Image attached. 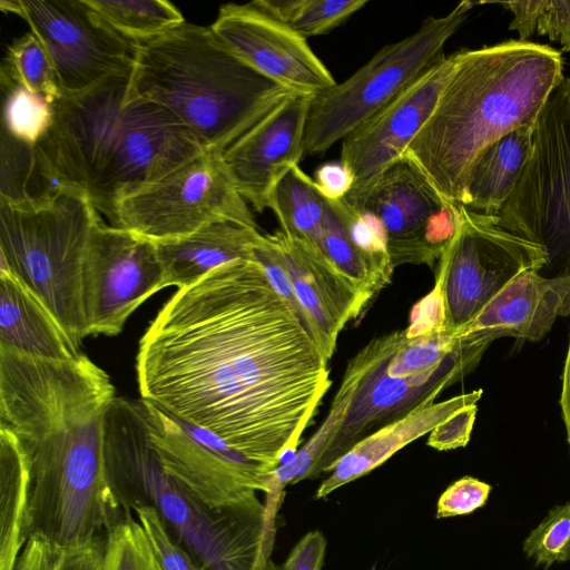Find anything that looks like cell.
Wrapping results in <instances>:
<instances>
[{"instance_id": "30", "label": "cell", "mask_w": 570, "mask_h": 570, "mask_svg": "<svg viewBox=\"0 0 570 570\" xmlns=\"http://www.w3.org/2000/svg\"><path fill=\"white\" fill-rule=\"evenodd\" d=\"M114 30L134 41L158 37L185 21L179 9L166 0H86Z\"/></svg>"}, {"instance_id": "48", "label": "cell", "mask_w": 570, "mask_h": 570, "mask_svg": "<svg viewBox=\"0 0 570 570\" xmlns=\"http://www.w3.org/2000/svg\"><path fill=\"white\" fill-rule=\"evenodd\" d=\"M157 570H161L159 566H158Z\"/></svg>"}, {"instance_id": "47", "label": "cell", "mask_w": 570, "mask_h": 570, "mask_svg": "<svg viewBox=\"0 0 570 570\" xmlns=\"http://www.w3.org/2000/svg\"><path fill=\"white\" fill-rule=\"evenodd\" d=\"M371 570H379V569H376V567H375V566H373V567L371 568Z\"/></svg>"}, {"instance_id": "29", "label": "cell", "mask_w": 570, "mask_h": 570, "mask_svg": "<svg viewBox=\"0 0 570 570\" xmlns=\"http://www.w3.org/2000/svg\"><path fill=\"white\" fill-rule=\"evenodd\" d=\"M268 208L286 236L320 248L328 204L299 165L292 167L277 183Z\"/></svg>"}, {"instance_id": "33", "label": "cell", "mask_w": 570, "mask_h": 570, "mask_svg": "<svg viewBox=\"0 0 570 570\" xmlns=\"http://www.w3.org/2000/svg\"><path fill=\"white\" fill-rule=\"evenodd\" d=\"M1 76L43 98L50 105L62 96L52 62L32 32L23 35L8 47L1 66Z\"/></svg>"}, {"instance_id": "4", "label": "cell", "mask_w": 570, "mask_h": 570, "mask_svg": "<svg viewBox=\"0 0 570 570\" xmlns=\"http://www.w3.org/2000/svg\"><path fill=\"white\" fill-rule=\"evenodd\" d=\"M564 77L562 55L550 46L515 39L461 50L403 156L444 198L465 206L480 155L511 131L534 125Z\"/></svg>"}, {"instance_id": "10", "label": "cell", "mask_w": 570, "mask_h": 570, "mask_svg": "<svg viewBox=\"0 0 570 570\" xmlns=\"http://www.w3.org/2000/svg\"><path fill=\"white\" fill-rule=\"evenodd\" d=\"M218 220L257 228L223 153L205 150L121 198L112 226L157 243L187 236Z\"/></svg>"}, {"instance_id": "36", "label": "cell", "mask_w": 570, "mask_h": 570, "mask_svg": "<svg viewBox=\"0 0 570 570\" xmlns=\"http://www.w3.org/2000/svg\"><path fill=\"white\" fill-rule=\"evenodd\" d=\"M327 204V214L318 243L320 249L334 267L362 293L367 303H370L379 293L374 286L371 273L364 259L350 240L338 216L328 202Z\"/></svg>"}, {"instance_id": "18", "label": "cell", "mask_w": 570, "mask_h": 570, "mask_svg": "<svg viewBox=\"0 0 570 570\" xmlns=\"http://www.w3.org/2000/svg\"><path fill=\"white\" fill-rule=\"evenodd\" d=\"M312 96L292 94L223 153L242 197L257 213L269 207L277 183L304 156L303 140Z\"/></svg>"}, {"instance_id": "11", "label": "cell", "mask_w": 570, "mask_h": 570, "mask_svg": "<svg viewBox=\"0 0 570 570\" xmlns=\"http://www.w3.org/2000/svg\"><path fill=\"white\" fill-rule=\"evenodd\" d=\"M547 264L542 246L461 205L458 229L438 264L445 330L456 336L513 278Z\"/></svg>"}, {"instance_id": "2", "label": "cell", "mask_w": 570, "mask_h": 570, "mask_svg": "<svg viewBox=\"0 0 570 570\" xmlns=\"http://www.w3.org/2000/svg\"><path fill=\"white\" fill-rule=\"evenodd\" d=\"M115 396L109 375L85 354L51 361L0 347V425L17 438L30 471L27 540L79 549L132 513L106 464Z\"/></svg>"}, {"instance_id": "23", "label": "cell", "mask_w": 570, "mask_h": 570, "mask_svg": "<svg viewBox=\"0 0 570 570\" xmlns=\"http://www.w3.org/2000/svg\"><path fill=\"white\" fill-rule=\"evenodd\" d=\"M261 236L257 228L218 220L187 236L155 242L165 271L166 287L180 289L223 265L254 259L253 248Z\"/></svg>"}, {"instance_id": "42", "label": "cell", "mask_w": 570, "mask_h": 570, "mask_svg": "<svg viewBox=\"0 0 570 570\" xmlns=\"http://www.w3.org/2000/svg\"><path fill=\"white\" fill-rule=\"evenodd\" d=\"M476 411V404H472L448 417L430 432L428 445L439 451L465 446L470 441Z\"/></svg>"}, {"instance_id": "32", "label": "cell", "mask_w": 570, "mask_h": 570, "mask_svg": "<svg viewBox=\"0 0 570 570\" xmlns=\"http://www.w3.org/2000/svg\"><path fill=\"white\" fill-rule=\"evenodd\" d=\"M327 202L342 222L353 246L364 259L374 286L380 292L387 285L395 268L381 223L374 215L351 205L345 198Z\"/></svg>"}, {"instance_id": "41", "label": "cell", "mask_w": 570, "mask_h": 570, "mask_svg": "<svg viewBox=\"0 0 570 570\" xmlns=\"http://www.w3.org/2000/svg\"><path fill=\"white\" fill-rule=\"evenodd\" d=\"M445 304L442 278L436 275L433 289L412 308L410 324L404 330L407 340L445 332Z\"/></svg>"}, {"instance_id": "27", "label": "cell", "mask_w": 570, "mask_h": 570, "mask_svg": "<svg viewBox=\"0 0 570 570\" xmlns=\"http://www.w3.org/2000/svg\"><path fill=\"white\" fill-rule=\"evenodd\" d=\"M367 351L362 347L347 363L342 382L331 403L323 423L307 442L286 462L281 464L268 479L266 497L279 501L284 488L305 479L318 478L317 469L330 442L342 426L351 405L353 394L366 364Z\"/></svg>"}, {"instance_id": "43", "label": "cell", "mask_w": 570, "mask_h": 570, "mask_svg": "<svg viewBox=\"0 0 570 570\" xmlns=\"http://www.w3.org/2000/svg\"><path fill=\"white\" fill-rule=\"evenodd\" d=\"M326 544L321 531L307 532L293 547L279 570H322Z\"/></svg>"}, {"instance_id": "25", "label": "cell", "mask_w": 570, "mask_h": 570, "mask_svg": "<svg viewBox=\"0 0 570 570\" xmlns=\"http://www.w3.org/2000/svg\"><path fill=\"white\" fill-rule=\"evenodd\" d=\"M534 125L511 131L480 155L472 170L466 208L498 216L529 160Z\"/></svg>"}, {"instance_id": "28", "label": "cell", "mask_w": 570, "mask_h": 570, "mask_svg": "<svg viewBox=\"0 0 570 570\" xmlns=\"http://www.w3.org/2000/svg\"><path fill=\"white\" fill-rule=\"evenodd\" d=\"M146 534L129 513L89 546L66 550L62 570H157Z\"/></svg>"}, {"instance_id": "26", "label": "cell", "mask_w": 570, "mask_h": 570, "mask_svg": "<svg viewBox=\"0 0 570 570\" xmlns=\"http://www.w3.org/2000/svg\"><path fill=\"white\" fill-rule=\"evenodd\" d=\"M28 460L14 434L0 425V570H14L27 542Z\"/></svg>"}, {"instance_id": "8", "label": "cell", "mask_w": 570, "mask_h": 570, "mask_svg": "<svg viewBox=\"0 0 570 570\" xmlns=\"http://www.w3.org/2000/svg\"><path fill=\"white\" fill-rule=\"evenodd\" d=\"M476 4L464 0L445 16L429 17L412 35L384 46L345 81L312 96L303 154H324L441 63L446 41Z\"/></svg>"}, {"instance_id": "7", "label": "cell", "mask_w": 570, "mask_h": 570, "mask_svg": "<svg viewBox=\"0 0 570 570\" xmlns=\"http://www.w3.org/2000/svg\"><path fill=\"white\" fill-rule=\"evenodd\" d=\"M99 219L89 198L73 188L29 202L0 199V269L43 303L78 348L88 336L83 262Z\"/></svg>"}, {"instance_id": "44", "label": "cell", "mask_w": 570, "mask_h": 570, "mask_svg": "<svg viewBox=\"0 0 570 570\" xmlns=\"http://www.w3.org/2000/svg\"><path fill=\"white\" fill-rule=\"evenodd\" d=\"M313 181L317 190L328 200L344 198L353 188L354 177L350 169L340 160L320 166Z\"/></svg>"}, {"instance_id": "45", "label": "cell", "mask_w": 570, "mask_h": 570, "mask_svg": "<svg viewBox=\"0 0 570 570\" xmlns=\"http://www.w3.org/2000/svg\"><path fill=\"white\" fill-rule=\"evenodd\" d=\"M559 403L561 409V416L566 428L567 441L570 445V336L561 376V392Z\"/></svg>"}, {"instance_id": "38", "label": "cell", "mask_w": 570, "mask_h": 570, "mask_svg": "<svg viewBox=\"0 0 570 570\" xmlns=\"http://www.w3.org/2000/svg\"><path fill=\"white\" fill-rule=\"evenodd\" d=\"M570 544V502L550 509L523 542L528 558L546 569L567 561Z\"/></svg>"}, {"instance_id": "39", "label": "cell", "mask_w": 570, "mask_h": 570, "mask_svg": "<svg viewBox=\"0 0 570 570\" xmlns=\"http://www.w3.org/2000/svg\"><path fill=\"white\" fill-rule=\"evenodd\" d=\"M131 510L161 570H202L187 550L170 534L155 508L135 504Z\"/></svg>"}, {"instance_id": "17", "label": "cell", "mask_w": 570, "mask_h": 570, "mask_svg": "<svg viewBox=\"0 0 570 570\" xmlns=\"http://www.w3.org/2000/svg\"><path fill=\"white\" fill-rule=\"evenodd\" d=\"M460 58L461 50L446 57L343 139L341 161L354 177L353 188L371 181L404 154L433 111Z\"/></svg>"}, {"instance_id": "15", "label": "cell", "mask_w": 570, "mask_h": 570, "mask_svg": "<svg viewBox=\"0 0 570 570\" xmlns=\"http://www.w3.org/2000/svg\"><path fill=\"white\" fill-rule=\"evenodd\" d=\"M165 287L156 243L100 218L91 232L82 269L87 334L118 335L129 316Z\"/></svg>"}, {"instance_id": "6", "label": "cell", "mask_w": 570, "mask_h": 570, "mask_svg": "<svg viewBox=\"0 0 570 570\" xmlns=\"http://www.w3.org/2000/svg\"><path fill=\"white\" fill-rule=\"evenodd\" d=\"M105 456L124 507L131 512L135 504L155 508L202 570H279L271 560L275 521L267 509L217 513L197 500L161 465L144 400L114 397L105 422Z\"/></svg>"}, {"instance_id": "46", "label": "cell", "mask_w": 570, "mask_h": 570, "mask_svg": "<svg viewBox=\"0 0 570 570\" xmlns=\"http://www.w3.org/2000/svg\"><path fill=\"white\" fill-rule=\"evenodd\" d=\"M567 561H570V544H569V549H568V552H567Z\"/></svg>"}, {"instance_id": "37", "label": "cell", "mask_w": 570, "mask_h": 570, "mask_svg": "<svg viewBox=\"0 0 570 570\" xmlns=\"http://www.w3.org/2000/svg\"><path fill=\"white\" fill-rule=\"evenodd\" d=\"M459 337L441 332L403 341L387 364L391 377L407 379L439 367L455 350Z\"/></svg>"}, {"instance_id": "12", "label": "cell", "mask_w": 570, "mask_h": 570, "mask_svg": "<svg viewBox=\"0 0 570 570\" xmlns=\"http://www.w3.org/2000/svg\"><path fill=\"white\" fill-rule=\"evenodd\" d=\"M405 340L395 331L371 340L367 358L341 429L330 442L317 469H328L358 441L393 420L403 416L432 395L461 380L479 364L489 343L459 337L455 350L436 368L407 379L391 377L387 364Z\"/></svg>"}, {"instance_id": "31", "label": "cell", "mask_w": 570, "mask_h": 570, "mask_svg": "<svg viewBox=\"0 0 570 570\" xmlns=\"http://www.w3.org/2000/svg\"><path fill=\"white\" fill-rule=\"evenodd\" d=\"M269 14L305 39L331 32L361 10L367 0H255Z\"/></svg>"}, {"instance_id": "22", "label": "cell", "mask_w": 570, "mask_h": 570, "mask_svg": "<svg viewBox=\"0 0 570 570\" xmlns=\"http://www.w3.org/2000/svg\"><path fill=\"white\" fill-rule=\"evenodd\" d=\"M481 395L482 390H475L442 402H435L436 395H432L403 416L368 434L328 469L330 474L317 488L315 499H326L338 488L370 473L461 409L476 404Z\"/></svg>"}, {"instance_id": "16", "label": "cell", "mask_w": 570, "mask_h": 570, "mask_svg": "<svg viewBox=\"0 0 570 570\" xmlns=\"http://www.w3.org/2000/svg\"><path fill=\"white\" fill-rule=\"evenodd\" d=\"M210 28L242 60L293 92L314 96L337 83L307 39L255 1L222 6Z\"/></svg>"}, {"instance_id": "14", "label": "cell", "mask_w": 570, "mask_h": 570, "mask_svg": "<svg viewBox=\"0 0 570 570\" xmlns=\"http://www.w3.org/2000/svg\"><path fill=\"white\" fill-rule=\"evenodd\" d=\"M381 223L394 267L439 261L453 238L461 205L444 198L405 156L344 197Z\"/></svg>"}, {"instance_id": "35", "label": "cell", "mask_w": 570, "mask_h": 570, "mask_svg": "<svg viewBox=\"0 0 570 570\" xmlns=\"http://www.w3.org/2000/svg\"><path fill=\"white\" fill-rule=\"evenodd\" d=\"M3 96L2 132L28 147H35L49 130L52 105L10 79L0 76Z\"/></svg>"}, {"instance_id": "19", "label": "cell", "mask_w": 570, "mask_h": 570, "mask_svg": "<svg viewBox=\"0 0 570 570\" xmlns=\"http://www.w3.org/2000/svg\"><path fill=\"white\" fill-rule=\"evenodd\" d=\"M145 404L150 441L161 465L197 500L217 513L266 508L258 491L196 443L175 416L153 403Z\"/></svg>"}, {"instance_id": "34", "label": "cell", "mask_w": 570, "mask_h": 570, "mask_svg": "<svg viewBox=\"0 0 570 570\" xmlns=\"http://www.w3.org/2000/svg\"><path fill=\"white\" fill-rule=\"evenodd\" d=\"M494 3L509 10L512 20L509 30L518 33L519 41L534 35L548 37L570 52V0L478 1Z\"/></svg>"}, {"instance_id": "40", "label": "cell", "mask_w": 570, "mask_h": 570, "mask_svg": "<svg viewBox=\"0 0 570 570\" xmlns=\"http://www.w3.org/2000/svg\"><path fill=\"white\" fill-rule=\"evenodd\" d=\"M492 487L473 476H463L440 495L436 503V519L465 515L483 507Z\"/></svg>"}, {"instance_id": "20", "label": "cell", "mask_w": 570, "mask_h": 570, "mask_svg": "<svg viewBox=\"0 0 570 570\" xmlns=\"http://www.w3.org/2000/svg\"><path fill=\"white\" fill-rule=\"evenodd\" d=\"M268 236L289 274L303 320L330 360L344 326L368 303L318 247L281 230Z\"/></svg>"}, {"instance_id": "9", "label": "cell", "mask_w": 570, "mask_h": 570, "mask_svg": "<svg viewBox=\"0 0 570 570\" xmlns=\"http://www.w3.org/2000/svg\"><path fill=\"white\" fill-rule=\"evenodd\" d=\"M504 229L543 247L541 275L570 276V78L550 96L533 130L532 150L498 214Z\"/></svg>"}, {"instance_id": "21", "label": "cell", "mask_w": 570, "mask_h": 570, "mask_svg": "<svg viewBox=\"0 0 570 570\" xmlns=\"http://www.w3.org/2000/svg\"><path fill=\"white\" fill-rule=\"evenodd\" d=\"M570 314V276L527 271L497 294L456 336L485 340L543 338L559 317Z\"/></svg>"}, {"instance_id": "24", "label": "cell", "mask_w": 570, "mask_h": 570, "mask_svg": "<svg viewBox=\"0 0 570 570\" xmlns=\"http://www.w3.org/2000/svg\"><path fill=\"white\" fill-rule=\"evenodd\" d=\"M0 347L51 361H68L81 354L43 303L3 269H0Z\"/></svg>"}, {"instance_id": "5", "label": "cell", "mask_w": 570, "mask_h": 570, "mask_svg": "<svg viewBox=\"0 0 570 570\" xmlns=\"http://www.w3.org/2000/svg\"><path fill=\"white\" fill-rule=\"evenodd\" d=\"M292 94L236 56L210 26L184 22L136 42L128 95L166 109L207 151L224 153Z\"/></svg>"}, {"instance_id": "3", "label": "cell", "mask_w": 570, "mask_h": 570, "mask_svg": "<svg viewBox=\"0 0 570 570\" xmlns=\"http://www.w3.org/2000/svg\"><path fill=\"white\" fill-rule=\"evenodd\" d=\"M130 72L52 104L53 118L32 147L27 195L82 191L114 225L118 202L205 151L171 114L128 95Z\"/></svg>"}, {"instance_id": "13", "label": "cell", "mask_w": 570, "mask_h": 570, "mask_svg": "<svg viewBox=\"0 0 570 570\" xmlns=\"http://www.w3.org/2000/svg\"><path fill=\"white\" fill-rule=\"evenodd\" d=\"M45 47L62 96L131 71L136 42L105 22L86 0H2Z\"/></svg>"}, {"instance_id": "1", "label": "cell", "mask_w": 570, "mask_h": 570, "mask_svg": "<svg viewBox=\"0 0 570 570\" xmlns=\"http://www.w3.org/2000/svg\"><path fill=\"white\" fill-rule=\"evenodd\" d=\"M327 364L255 259L178 289L136 356L142 400L217 435L267 482L296 453L328 391Z\"/></svg>"}]
</instances>
